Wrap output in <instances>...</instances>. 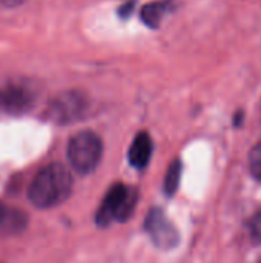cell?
<instances>
[{"mask_svg": "<svg viewBox=\"0 0 261 263\" xmlns=\"http://www.w3.org/2000/svg\"><path fill=\"white\" fill-rule=\"evenodd\" d=\"M171 2H154L142 9V20L149 26V28H157L162 23V18L165 14L169 11Z\"/></svg>", "mask_w": 261, "mask_h": 263, "instance_id": "ba28073f", "label": "cell"}, {"mask_svg": "<svg viewBox=\"0 0 261 263\" xmlns=\"http://www.w3.org/2000/svg\"><path fill=\"white\" fill-rule=\"evenodd\" d=\"M102 140L91 131L75 134L68 143V160L78 174L92 173L102 159Z\"/></svg>", "mask_w": 261, "mask_h": 263, "instance_id": "3957f363", "label": "cell"}, {"mask_svg": "<svg viewBox=\"0 0 261 263\" xmlns=\"http://www.w3.org/2000/svg\"><path fill=\"white\" fill-rule=\"evenodd\" d=\"M249 168L254 177L261 180V142L252 148L249 154Z\"/></svg>", "mask_w": 261, "mask_h": 263, "instance_id": "30bf717a", "label": "cell"}, {"mask_svg": "<svg viewBox=\"0 0 261 263\" xmlns=\"http://www.w3.org/2000/svg\"><path fill=\"white\" fill-rule=\"evenodd\" d=\"M137 191L123 183H115L106 193L102 206L97 211L95 222L98 227H108L112 222L128 220L137 205Z\"/></svg>", "mask_w": 261, "mask_h": 263, "instance_id": "7a4b0ae2", "label": "cell"}, {"mask_svg": "<svg viewBox=\"0 0 261 263\" xmlns=\"http://www.w3.org/2000/svg\"><path fill=\"white\" fill-rule=\"evenodd\" d=\"M249 233H251V237L255 243H261V210L251 219Z\"/></svg>", "mask_w": 261, "mask_h": 263, "instance_id": "8fae6325", "label": "cell"}, {"mask_svg": "<svg viewBox=\"0 0 261 263\" xmlns=\"http://www.w3.org/2000/svg\"><path fill=\"white\" fill-rule=\"evenodd\" d=\"M145 227L155 247L162 250H171L178 243V231L162 210L152 208L146 216Z\"/></svg>", "mask_w": 261, "mask_h": 263, "instance_id": "277c9868", "label": "cell"}, {"mask_svg": "<svg viewBox=\"0 0 261 263\" xmlns=\"http://www.w3.org/2000/svg\"><path fill=\"white\" fill-rule=\"evenodd\" d=\"M5 217H6V208H5L3 203L0 202V225H2V222L5 220Z\"/></svg>", "mask_w": 261, "mask_h": 263, "instance_id": "4fadbf2b", "label": "cell"}, {"mask_svg": "<svg viewBox=\"0 0 261 263\" xmlns=\"http://www.w3.org/2000/svg\"><path fill=\"white\" fill-rule=\"evenodd\" d=\"M151 156H152V140H151V136L145 131L138 133L129 148V153H128V159H129V163L137 168V170H143L149 160H151Z\"/></svg>", "mask_w": 261, "mask_h": 263, "instance_id": "52a82bcc", "label": "cell"}, {"mask_svg": "<svg viewBox=\"0 0 261 263\" xmlns=\"http://www.w3.org/2000/svg\"><path fill=\"white\" fill-rule=\"evenodd\" d=\"M180 177H182V163L180 160H174L169 166V171L165 179V193L168 196H174L178 185H180Z\"/></svg>", "mask_w": 261, "mask_h": 263, "instance_id": "9c48e42d", "label": "cell"}, {"mask_svg": "<svg viewBox=\"0 0 261 263\" xmlns=\"http://www.w3.org/2000/svg\"><path fill=\"white\" fill-rule=\"evenodd\" d=\"M34 102V96L23 86H8L0 92V106L8 112H23Z\"/></svg>", "mask_w": 261, "mask_h": 263, "instance_id": "8992f818", "label": "cell"}, {"mask_svg": "<svg viewBox=\"0 0 261 263\" xmlns=\"http://www.w3.org/2000/svg\"><path fill=\"white\" fill-rule=\"evenodd\" d=\"M25 0H0V3L5 5V6H17V5H20Z\"/></svg>", "mask_w": 261, "mask_h": 263, "instance_id": "7c38bea8", "label": "cell"}, {"mask_svg": "<svg viewBox=\"0 0 261 263\" xmlns=\"http://www.w3.org/2000/svg\"><path fill=\"white\" fill-rule=\"evenodd\" d=\"M86 109V103L82 96L69 92L55 99L49 108V116L58 123H68L77 120Z\"/></svg>", "mask_w": 261, "mask_h": 263, "instance_id": "5b68a950", "label": "cell"}, {"mask_svg": "<svg viewBox=\"0 0 261 263\" xmlns=\"http://www.w3.org/2000/svg\"><path fill=\"white\" fill-rule=\"evenodd\" d=\"M72 190V177L60 163H51L40 170L32 179L28 197L37 208H52L65 202Z\"/></svg>", "mask_w": 261, "mask_h": 263, "instance_id": "6da1fadb", "label": "cell"}]
</instances>
